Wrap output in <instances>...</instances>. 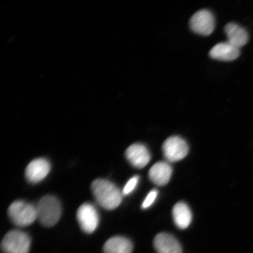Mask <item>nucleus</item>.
<instances>
[{
	"mask_svg": "<svg viewBox=\"0 0 253 253\" xmlns=\"http://www.w3.org/2000/svg\"><path fill=\"white\" fill-rule=\"evenodd\" d=\"M91 189L97 203L107 210H115L122 203V192L106 179L95 180L91 183Z\"/></svg>",
	"mask_w": 253,
	"mask_h": 253,
	"instance_id": "nucleus-1",
	"label": "nucleus"
},
{
	"mask_svg": "<svg viewBox=\"0 0 253 253\" xmlns=\"http://www.w3.org/2000/svg\"><path fill=\"white\" fill-rule=\"evenodd\" d=\"M36 209L37 219L46 227L55 225L61 218V205L58 199L53 196L46 195L41 198Z\"/></svg>",
	"mask_w": 253,
	"mask_h": 253,
	"instance_id": "nucleus-2",
	"label": "nucleus"
},
{
	"mask_svg": "<svg viewBox=\"0 0 253 253\" xmlns=\"http://www.w3.org/2000/svg\"><path fill=\"white\" fill-rule=\"evenodd\" d=\"M8 214L12 222L19 227L30 226L37 219L36 207L23 201L12 202Z\"/></svg>",
	"mask_w": 253,
	"mask_h": 253,
	"instance_id": "nucleus-3",
	"label": "nucleus"
},
{
	"mask_svg": "<svg viewBox=\"0 0 253 253\" xmlns=\"http://www.w3.org/2000/svg\"><path fill=\"white\" fill-rule=\"evenodd\" d=\"M31 240L23 231L12 230L5 235L1 242V249L4 253H28Z\"/></svg>",
	"mask_w": 253,
	"mask_h": 253,
	"instance_id": "nucleus-4",
	"label": "nucleus"
},
{
	"mask_svg": "<svg viewBox=\"0 0 253 253\" xmlns=\"http://www.w3.org/2000/svg\"><path fill=\"white\" fill-rule=\"evenodd\" d=\"M164 157L170 163L183 159L189 153L187 142L179 136H172L167 138L163 145Z\"/></svg>",
	"mask_w": 253,
	"mask_h": 253,
	"instance_id": "nucleus-5",
	"label": "nucleus"
},
{
	"mask_svg": "<svg viewBox=\"0 0 253 253\" xmlns=\"http://www.w3.org/2000/svg\"><path fill=\"white\" fill-rule=\"evenodd\" d=\"M189 26L193 32L202 36H208L215 28L214 15L208 9H201L192 16Z\"/></svg>",
	"mask_w": 253,
	"mask_h": 253,
	"instance_id": "nucleus-6",
	"label": "nucleus"
},
{
	"mask_svg": "<svg viewBox=\"0 0 253 253\" xmlns=\"http://www.w3.org/2000/svg\"><path fill=\"white\" fill-rule=\"evenodd\" d=\"M77 219L82 230L88 234L93 233L99 223V216L96 208L88 203L79 208Z\"/></svg>",
	"mask_w": 253,
	"mask_h": 253,
	"instance_id": "nucleus-7",
	"label": "nucleus"
},
{
	"mask_svg": "<svg viewBox=\"0 0 253 253\" xmlns=\"http://www.w3.org/2000/svg\"><path fill=\"white\" fill-rule=\"evenodd\" d=\"M125 155L126 160L136 169H143L151 160L149 150L146 146L140 143L131 145L126 150Z\"/></svg>",
	"mask_w": 253,
	"mask_h": 253,
	"instance_id": "nucleus-8",
	"label": "nucleus"
},
{
	"mask_svg": "<svg viewBox=\"0 0 253 253\" xmlns=\"http://www.w3.org/2000/svg\"><path fill=\"white\" fill-rule=\"evenodd\" d=\"M50 165L45 158L32 161L25 169V175L28 182L37 183L42 181L49 173Z\"/></svg>",
	"mask_w": 253,
	"mask_h": 253,
	"instance_id": "nucleus-9",
	"label": "nucleus"
},
{
	"mask_svg": "<svg viewBox=\"0 0 253 253\" xmlns=\"http://www.w3.org/2000/svg\"><path fill=\"white\" fill-rule=\"evenodd\" d=\"M154 246L157 253H182L178 240L167 233H158L154 239Z\"/></svg>",
	"mask_w": 253,
	"mask_h": 253,
	"instance_id": "nucleus-10",
	"label": "nucleus"
},
{
	"mask_svg": "<svg viewBox=\"0 0 253 253\" xmlns=\"http://www.w3.org/2000/svg\"><path fill=\"white\" fill-rule=\"evenodd\" d=\"M240 54V48L234 46L228 41L216 44L210 52L211 58L225 62L234 61L238 58Z\"/></svg>",
	"mask_w": 253,
	"mask_h": 253,
	"instance_id": "nucleus-11",
	"label": "nucleus"
},
{
	"mask_svg": "<svg viewBox=\"0 0 253 253\" xmlns=\"http://www.w3.org/2000/svg\"><path fill=\"white\" fill-rule=\"evenodd\" d=\"M172 169L169 163L158 162L151 168L148 176L152 182L158 186H164L169 182Z\"/></svg>",
	"mask_w": 253,
	"mask_h": 253,
	"instance_id": "nucleus-12",
	"label": "nucleus"
},
{
	"mask_svg": "<svg viewBox=\"0 0 253 253\" xmlns=\"http://www.w3.org/2000/svg\"><path fill=\"white\" fill-rule=\"evenodd\" d=\"M227 41L239 48L244 46L248 42L249 36L244 28L235 23H230L224 27Z\"/></svg>",
	"mask_w": 253,
	"mask_h": 253,
	"instance_id": "nucleus-13",
	"label": "nucleus"
},
{
	"mask_svg": "<svg viewBox=\"0 0 253 253\" xmlns=\"http://www.w3.org/2000/svg\"><path fill=\"white\" fill-rule=\"evenodd\" d=\"M132 250L130 240L120 236L111 237L103 246L104 253H132Z\"/></svg>",
	"mask_w": 253,
	"mask_h": 253,
	"instance_id": "nucleus-14",
	"label": "nucleus"
},
{
	"mask_svg": "<svg viewBox=\"0 0 253 253\" xmlns=\"http://www.w3.org/2000/svg\"><path fill=\"white\" fill-rule=\"evenodd\" d=\"M174 222L178 228H188L192 221V215L191 210L184 202H179L174 206L172 210Z\"/></svg>",
	"mask_w": 253,
	"mask_h": 253,
	"instance_id": "nucleus-15",
	"label": "nucleus"
},
{
	"mask_svg": "<svg viewBox=\"0 0 253 253\" xmlns=\"http://www.w3.org/2000/svg\"><path fill=\"white\" fill-rule=\"evenodd\" d=\"M139 179H140V178H139L138 176H134L129 179V181L126 182L124 189L123 190V195H128L133 192L135 188L137 187Z\"/></svg>",
	"mask_w": 253,
	"mask_h": 253,
	"instance_id": "nucleus-16",
	"label": "nucleus"
},
{
	"mask_svg": "<svg viewBox=\"0 0 253 253\" xmlns=\"http://www.w3.org/2000/svg\"><path fill=\"white\" fill-rule=\"evenodd\" d=\"M158 191L156 189H154L151 191L149 194H148L147 197L145 198L143 203L142 204V208L147 209L150 208L152 205L154 204V202L156 201L158 196Z\"/></svg>",
	"mask_w": 253,
	"mask_h": 253,
	"instance_id": "nucleus-17",
	"label": "nucleus"
}]
</instances>
